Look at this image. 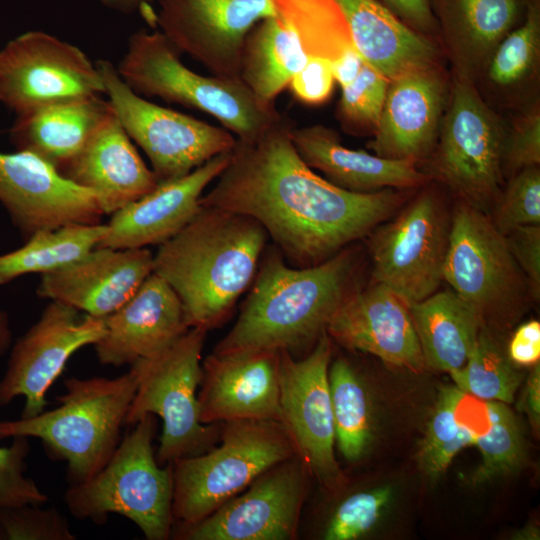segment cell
Returning <instances> with one entry per match:
<instances>
[{
  "mask_svg": "<svg viewBox=\"0 0 540 540\" xmlns=\"http://www.w3.org/2000/svg\"><path fill=\"white\" fill-rule=\"evenodd\" d=\"M290 130L280 119L254 138L236 139L200 204L253 218L287 263L308 267L368 236L402 196L392 189L351 192L320 177L299 156Z\"/></svg>",
  "mask_w": 540,
  "mask_h": 540,
  "instance_id": "6da1fadb",
  "label": "cell"
},
{
  "mask_svg": "<svg viewBox=\"0 0 540 540\" xmlns=\"http://www.w3.org/2000/svg\"><path fill=\"white\" fill-rule=\"evenodd\" d=\"M262 255L237 321L214 353L293 352L315 344L352 287L355 254L344 248L308 267L286 262L277 247Z\"/></svg>",
  "mask_w": 540,
  "mask_h": 540,
  "instance_id": "7a4b0ae2",
  "label": "cell"
},
{
  "mask_svg": "<svg viewBox=\"0 0 540 540\" xmlns=\"http://www.w3.org/2000/svg\"><path fill=\"white\" fill-rule=\"evenodd\" d=\"M267 239L253 218L201 205L183 229L159 245L153 272L179 297L189 327L208 331L226 319L253 282Z\"/></svg>",
  "mask_w": 540,
  "mask_h": 540,
  "instance_id": "3957f363",
  "label": "cell"
},
{
  "mask_svg": "<svg viewBox=\"0 0 540 540\" xmlns=\"http://www.w3.org/2000/svg\"><path fill=\"white\" fill-rule=\"evenodd\" d=\"M59 406L40 414L0 421V439L41 440L46 451L67 463L70 484L84 482L108 462L121 441V429L137 388L134 372L116 378L71 377Z\"/></svg>",
  "mask_w": 540,
  "mask_h": 540,
  "instance_id": "277c9868",
  "label": "cell"
},
{
  "mask_svg": "<svg viewBox=\"0 0 540 540\" xmlns=\"http://www.w3.org/2000/svg\"><path fill=\"white\" fill-rule=\"evenodd\" d=\"M132 427L100 471L70 484L64 502L79 520L103 524L108 515L119 514L146 539L167 540L174 522L172 466L160 465L154 454L155 415L143 416Z\"/></svg>",
  "mask_w": 540,
  "mask_h": 540,
  "instance_id": "5b68a950",
  "label": "cell"
},
{
  "mask_svg": "<svg viewBox=\"0 0 540 540\" xmlns=\"http://www.w3.org/2000/svg\"><path fill=\"white\" fill-rule=\"evenodd\" d=\"M179 55L159 30H141L130 36L116 68L140 96L207 113L238 139L254 138L280 120L273 105L259 101L240 78L198 74Z\"/></svg>",
  "mask_w": 540,
  "mask_h": 540,
  "instance_id": "8992f818",
  "label": "cell"
},
{
  "mask_svg": "<svg viewBox=\"0 0 540 540\" xmlns=\"http://www.w3.org/2000/svg\"><path fill=\"white\" fill-rule=\"evenodd\" d=\"M220 432L219 446L171 463L174 521L204 519L266 470L296 455L279 421L226 422Z\"/></svg>",
  "mask_w": 540,
  "mask_h": 540,
  "instance_id": "52a82bcc",
  "label": "cell"
},
{
  "mask_svg": "<svg viewBox=\"0 0 540 540\" xmlns=\"http://www.w3.org/2000/svg\"><path fill=\"white\" fill-rule=\"evenodd\" d=\"M206 335L207 330L191 327L164 350L130 365L137 388L125 425L133 426L147 414L162 419L156 453L162 466L209 450L219 435L217 424H203L199 414L197 390Z\"/></svg>",
  "mask_w": 540,
  "mask_h": 540,
  "instance_id": "ba28073f",
  "label": "cell"
},
{
  "mask_svg": "<svg viewBox=\"0 0 540 540\" xmlns=\"http://www.w3.org/2000/svg\"><path fill=\"white\" fill-rule=\"evenodd\" d=\"M447 100L432 172L461 201L486 212L501 193L504 126L470 80L454 75Z\"/></svg>",
  "mask_w": 540,
  "mask_h": 540,
  "instance_id": "9c48e42d",
  "label": "cell"
},
{
  "mask_svg": "<svg viewBox=\"0 0 540 540\" xmlns=\"http://www.w3.org/2000/svg\"><path fill=\"white\" fill-rule=\"evenodd\" d=\"M96 66L110 106L130 139L149 158L158 183L181 178L234 148L236 138L227 129L144 99L107 60L97 61Z\"/></svg>",
  "mask_w": 540,
  "mask_h": 540,
  "instance_id": "30bf717a",
  "label": "cell"
},
{
  "mask_svg": "<svg viewBox=\"0 0 540 540\" xmlns=\"http://www.w3.org/2000/svg\"><path fill=\"white\" fill-rule=\"evenodd\" d=\"M443 280L484 323L512 316L530 296L504 235L484 211L461 200L451 219Z\"/></svg>",
  "mask_w": 540,
  "mask_h": 540,
  "instance_id": "8fae6325",
  "label": "cell"
},
{
  "mask_svg": "<svg viewBox=\"0 0 540 540\" xmlns=\"http://www.w3.org/2000/svg\"><path fill=\"white\" fill-rule=\"evenodd\" d=\"M451 220L432 192H422L369 235L373 282L408 305L430 296L443 280Z\"/></svg>",
  "mask_w": 540,
  "mask_h": 540,
  "instance_id": "7c38bea8",
  "label": "cell"
},
{
  "mask_svg": "<svg viewBox=\"0 0 540 540\" xmlns=\"http://www.w3.org/2000/svg\"><path fill=\"white\" fill-rule=\"evenodd\" d=\"M331 338L323 333L311 352L297 360L280 351L281 423L309 475L336 492L346 477L334 454L335 425L329 387Z\"/></svg>",
  "mask_w": 540,
  "mask_h": 540,
  "instance_id": "4fadbf2b",
  "label": "cell"
},
{
  "mask_svg": "<svg viewBox=\"0 0 540 540\" xmlns=\"http://www.w3.org/2000/svg\"><path fill=\"white\" fill-rule=\"evenodd\" d=\"M103 94L96 62L77 46L46 32L23 33L0 50V103L16 115Z\"/></svg>",
  "mask_w": 540,
  "mask_h": 540,
  "instance_id": "5bb4252c",
  "label": "cell"
},
{
  "mask_svg": "<svg viewBox=\"0 0 540 540\" xmlns=\"http://www.w3.org/2000/svg\"><path fill=\"white\" fill-rule=\"evenodd\" d=\"M308 472L294 455L266 470L240 496L204 519L173 522L182 540H290L296 538L307 492Z\"/></svg>",
  "mask_w": 540,
  "mask_h": 540,
  "instance_id": "9a60e30c",
  "label": "cell"
},
{
  "mask_svg": "<svg viewBox=\"0 0 540 540\" xmlns=\"http://www.w3.org/2000/svg\"><path fill=\"white\" fill-rule=\"evenodd\" d=\"M105 332L104 318L81 316L61 302L51 301L40 318L14 344L0 380V408L24 397L21 418L44 411L46 394L70 357L94 345Z\"/></svg>",
  "mask_w": 540,
  "mask_h": 540,
  "instance_id": "2e32d148",
  "label": "cell"
},
{
  "mask_svg": "<svg viewBox=\"0 0 540 540\" xmlns=\"http://www.w3.org/2000/svg\"><path fill=\"white\" fill-rule=\"evenodd\" d=\"M152 25L179 53L213 75L240 78L243 46L262 19L277 14L272 0H157Z\"/></svg>",
  "mask_w": 540,
  "mask_h": 540,
  "instance_id": "e0dca14e",
  "label": "cell"
},
{
  "mask_svg": "<svg viewBox=\"0 0 540 540\" xmlns=\"http://www.w3.org/2000/svg\"><path fill=\"white\" fill-rule=\"evenodd\" d=\"M0 203L26 237L67 224L100 223V197L66 177L38 156L0 152Z\"/></svg>",
  "mask_w": 540,
  "mask_h": 540,
  "instance_id": "ac0fdd59",
  "label": "cell"
},
{
  "mask_svg": "<svg viewBox=\"0 0 540 540\" xmlns=\"http://www.w3.org/2000/svg\"><path fill=\"white\" fill-rule=\"evenodd\" d=\"M198 392L200 421L281 422L280 351L212 352L202 361Z\"/></svg>",
  "mask_w": 540,
  "mask_h": 540,
  "instance_id": "d6986e66",
  "label": "cell"
},
{
  "mask_svg": "<svg viewBox=\"0 0 540 540\" xmlns=\"http://www.w3.org/2000/svg\"><path fill=\"white\" fill-rule=\"evenodd\" d=\"M326 332L341 346L374 355L390 366L415 373L426 367L409 305L381 283L349 293Z\"/></svg>",
  "mask_w": 540,
  "mask_h": 540,
  "instance_id": "ffe728a7",
  "label": "cell"
},
{
  "mask_svg": "<svg viewBox=\"0 0 540 540\" xmlns=\"http://www.w3.org/2000/svg\"><path fill=\"white\" fill-rule=\"evenodd\" d=\"M446 100L447 85L436 64L390 80L370 147L388 159H422L438 138Z\"/></svg>",
  "mask_w": 540,
  "mask_h": 540,
  "instance_id": "44dd1931",
  "label": "cell"
},
{
  "mask_svg": "<svg viewBox=\"0 0 540 540\" xmlns=\"http://www.w3.org/2000/svg\"><path fill=\"white\" fill-rule=\"evenodd\" d=\"M148 248H95L77 262L42 275L38 295L105 318L120 308L153 272Z\"/></svg>",
  "mask_w": 540,
  "mask_h": 540,
  "instance_id": "7402d4cb",
  "label": "cell"
},
{
  "mask_svg": "<svg viewBox=\"0 0 540 540\" xmlns=\"http://www.w3.org/2000/svg\"><path fill=\"white\" fill-rule=\"evenodd\" d=\"M104 324L95 352L101 364L116 367L164 350L190 329L179 297L154 272Z\"/></svg>",
  "mask_w": 540,
  "mask_h": 540,
  "instance_id": "603a6c76",
  "label": "cell"
},
{
  "mask_svg": "<svg viewBox=\"0 0 540 540\" xmlns=\"http://www.w3.org/2000/svg\"><path fill=\"white\" fill-rule=\"evenodd\" d=\"M229 153L218 155L189 174L158 186L112 214L97 248L137 249L161 245L197 214L205 188L225 168Z\"/></svg>",
  "mask_w": 540,
  "mask_h": 540,
  "instance_id": "cb8c5ba5",
  "label": "cell"
},
{
  "mask_svg": "<svg viewBox=\"0 0 540 540\" xmlns=\"http://www.w3.org/2000/svg\"><path fill=\"white\" fill-rule=\"evenodd\" d=\"M60 173L96 193L106 215L140 199L159 184L111 106L83 148Z\"/></svg>",
  "mask_w": 540,
  "mask_h": 540,
  "instance_id": "d4e9b609",
  "label": "cell"
},
{
  "mask_svg": "<svg viewBox=\"0 0 540 540\" xmlns=\"http://www.w3.org/2000/svg\"><path fill=\"white\" fill-rule=\"evenodd\" d=\"M454 75L475 83L502 39L524 18L527 0H429Z\"/></svg>",
  "mask_w": 540,
  "mask_h": 540,
  "instance_id": "484cf974",
  "label": "cell"
},
{
  "mask_svg": "<svg viewBox=\"0 0 540 540\" xmlns=\"http://www.w3.org/2000/svg\"><path fill=\"white\" fill-rule=\"evenodd\" d=\"M290 136L299 156L311 169L321 171L326 180L351 192L409 189L426 180L416 168L417 162L347 148L334 131L321 125L291 127Z\"/></svg>",
  "mask_w": 540,
  "mask_h": 540,
  "instance_id": "4316f807",
  "label": "cell"
},
{
  "mask_svg": "<svg viewBox=\"0 0 540 540\" xmlns=\"http://www.w3.org/2000/svg\"><path fill=\"white\" fill-rule=\"evenodd\" d=\"M347 22L354 47L387 79L435 65L431 38L414 30L378 0H335Z\"/></svg>",
  "mask_w": 540,
  "mask_h": 540,
  "instance_id": "83f0119b",
  "label": "cell"
},
{
  "mask_svg": "<svg viewBox=\"0 0 540 540\" xmlns=\"http://www.w3.org/2000/svg\"><path fill=\"white\" fill-rule=\"evenodd\" d=\"M109 110V102L101 96L45 105L17 115L10 139L17 150L30 152L61 172Z\"/></svg>",
  "mask_w": 540,
  "mask_h": 540,
  "instance_id": "f1b7e54d",
  "label": "cell"
},
{
  "mask_svg": "<svg viewBox=\"0 0 540 540\" xmlns=\"http://www.w3.org/2000/svg\"><path fill=\"white\" fill-rule=\"evenodd\" d=\"M426 367L450 373L461 368L484 321L453 290L434 292L409 305Z\"/></svg>",
  "mask_w": 540,
  "mask_h": 540,
  "instance_id": "f546056e",
  "label": "cell"
},
{
  "mask_svg": "<svg viewBox=\"0 0 540 540\" xmlns=\"http://www.w3.org/2000/svg\"><path fill=\"white\" fill-rule=\"evenodd\" d=\"M307 59L297 33L277 12L262 19L248 33L239 77L259 101L273 105Z\"/></svg>",
  "mask_w": 540,
  "mask_h": 540,
  "instance_id": "4dcf8cb0",
  "label": "cell"
},
{
  "mask_svg": "<svg viewBox=\"0 0 540 540\" xmlns=\"http://www.w3.org/2000/svg\"><path fill=\"white\" fill-rule=\"evenodd\" d=\"M107 231L106 224H67L40 230L26 243L0 255V285L26 274H49L61 270L93 251Z\"/></svg>",
  "mask_w": 540,
  "mask_h": 540,
  "instance_id": "1f68e13d",
  "label": "cell"
},
{
  "mask_svg": "<svg viewBox=\"0 0 540 540\" xmlns=\"http://www.w3.org/2000/svg\"><path fill=\"white\" fill-rule=\"evenodd\" d=\"M328 377L335 440L346 460L357 461L367 452L373 437L368 395L360 378L344 359L331 365Z\"/></svg>",
  "mask_w": 540,
  "mask_h": 540,
  "instance_id": "d6a6232c",
  "label": "cell"
},
{
  "mask_svg": "<svg viewBox=\"0 0 540 540\" xmlns=\"http://www.w3.org/2000/svg\"><path fill=\"white\" fill-rule=\"evenodd\" d=\"M276 11L297 33L307 56L332 64L355 48L345 17L335 0H272Z\"/></svg>",
  "mask_w": 540,
  "mask_h": 540,
  "instance_id": "836d02e7",
  "label": "cell"
},
{
  "mask_svg": "<svg viewBox=\"0 0 540 540\" xmlns=\"http://www.w3.org/2000/svg\"><path fill=\"white\" fill-rule=\"evenodd\" d=\"M449 374L462 392L505 404L513 402L524 378L484 327L466 363Z\"/></svg>",
  "mask_w": 540,
  "mask_h": 540,
  "instance_id": "e575fe53",
  "label": "cell"
},
{
  "mask_svg": "<svg viewBox=\"0 0 540 540\" xmlns=\"http://www.w3.org/2000/svg\"><path fill=\"white\" fill-rule=\"evenodd\" d=\"M540 55V0H527L523 20L498 44L482 74L492 87L512 89L536 71Z\"/></svg>",
  "mask_w": 540,
  "mask_h": 540,
  "instance_id": "d590c367",
  "label": "cell"
},
{
  "mask_svg": "<svg viewBox=\"0 0 540 540\" xmlns=\"http://www.w3.org/2000/svg\"><path fill=\"white\" fill-rule=\"evenodd\" d=\"M487 402L492 425L474 443L482 454V461L468 477V482L473 486L516 472L526 458L525 439L514 413L505 403Z\"/></svg>",
  "mask_w": 540,
  "mask_h": 540,
  "instance_id": "8d00e7d4",
  "label": "cell"
},
{
  "mask_svg": "<svg viewBox=\"0 0 540 540\" xmlns=\"http://www.w3.org/2000/svg\"><path fill=\"white\" fill-rule=\"evenodd\" d=\"M456 386L440 388L433 414L419 444L416 459L422 473L432 481L441 477L453 458L475 439L457 425L453 415L460 394Z\"/></svg>",
  "mask_w": 540,
  "mask_h": 540,
  "instance_id": "74e56055",
  "label": "cell"
},
{
  "mask_svg": "<svg viewBox=\"0 0 540 540\" xmlns=\"http://www.w3.org/2000/svg\"><path fill=\"white\" fill-rule=\"evenodd\" d=\"M9 319L0 310V356L11 343ZM29 438L14 437L9 446H0V508L23 504L43 505L48 501L36 482L25 475Z\"/></svg>",
  "mask_w": 540,
  "mask_h": 540,
  "instance_id": "f35d334b",
  "label": "cell"
},
{
  "mask_svg": "<svg viewBox=\"0 0 540 540\" xmlns=\"http://www.w3.org/2000/svg\"><path fill=\"white\" fill-rule=\"evenodd\" d=\"M390 80L363 63L357 77L341 88L338 106L341 122L353 132L375 130Z\"/></svg>",
  "mask_w": 540,
  "mask_h": 540,
  "instance_id": "ab89813d",
  "label": "cell"
},
{
  "mask_svg": "<svg viewBox=\"0 0 540 540\" xmlns=\"http://www.w3.org/2000/svg\"><path fill=\"white\" fill-rule=\"evenodd\" d=\"M503 235L526 225H540V171L538 166L513 175L493 205L489 217Z\"/></svg>",
  "mask_w": 540,
  "mask_h": 540,
  "instance_id": "60d3db41",
  "label": "cell"
},
{
  "mask_svg": "<svg viewBox=\"0 0 540 540\" xmlns=\"http://www.w3.org/2000/svg\"><path fill=\"white\" fill-rule=\"evenodd\" d=\"M393 495L381 486L349 495L335 509L325 531L326 540H354L367 534L378 522Z\"/></svg>",
  "mask_w": 540,
  "mask_h": 540,
  "instance_id": "b9f144b4",
  "label": "cell"
},
{
  "mask_svg": "<svg viewBox=\"0 0 540 540\" xmlns=\"http://www.w3.org/2000/svg\"><path fill=\"white\" fill-rule=\"evenodd\" d=\"M23 504L0 508L3 540H75L68 520L56 508Z\"/></svg>",
  "mask_w": 540,
  "mask_h": 540,
  "instance_id": "7bdbcfd3",
  "label": "cell"
},
{
  "mask_svg": "<svg viewBox=\"0 0 540 540\" xmlns=\"http://www.w3.org/2000/svg\"><path fill=\"white\" fill-rule=\"evenodd\" d=\"M540 164V112L538 107L520 116L509 134L503 152V173L510 176Z\"/></svg>",
  "mask_w": 540,
  "mask_h": 540,
  "instance_id": "ee69618b",
  "label": "cell"
},
{
  "mask_svg": "<svg viewBox=\"0 0 540 540\" xmlns=\"http://www.w3.org/2000/svg\"><path fill=\"white\" fill-rule=\"evenodd\" d=\"M508 248L521 269L530 297L540 296V225L516 227L504 234Z\"/></svg>",
  "mask_w": 540,
  "mask_h": 540,
  "instance_id": "f6af8a7d",
  "label": "cell"
},
{
  "mask_svg": "<svg viewBox=\"0 0 540 540\" xmlns=\"http://www.w3.org/2000/svg\"><path fill=\"white\" fill-rule=\"evenodd\" d=\"M332 62L309 56L303 68L291 79L289 86L297 99L307 104H319L330 96L334 86Z\"/></svg>",
  "mask_w": 540,
  "mask_h": 540,
  "instance_id": "bcb514c9",
  "label": "cell"
},
{
  "mask_svg": "<svg viewBox=\"0 0 540 540\" xmlns=\"http://www.w3.org/2000/svg\"><path fill=\"white\" fill-rule=\"evenodd\" d=\"M455 422L476 440L491 428L488 402L471 394L460 392L453 409Z\"/></svg>",
  "mask_w": 540,
  "mask_h": 540,
  "instance_id": "7dc6e473",
  "label": "cell"
},
{
  "mask_svg": "<svg viewBox=\"0 0 540 540\" xmlns=\"http://www.w3.org/2000/svg\"><path fill=\"white\" fill-rule=\"evenodd\" d=\"M507 356L517 367H531L540 360V323L530 320L521 324L508 344Z\"/></svg>",
  "mask_w": 540,
  "mask_h": 540,
  "instance_id": "c3c4849f",
  "label": "cell"
},
{
  "mask_svg": "<svg viewBox=\"0 0 540 540\" xmlns=\"http://www.w3.org/2000/svg\"><path fill=\"white\" fill-rule=\"evenodd\" d=\"M414 30L428 36L438 34L429 0H378Z\"/></svg>",
  "mask_w": 540,
  "mask_h": 540,
  "instance_id": "681fc988",
  "label": "cell"
},
{
  "mask_svg": "<svg viewBox=\"0 0 540 540\" xmlns=\"http://www.w3.org/2000/svg\"><path fill=\"white\" fill-rule=\"evenodd\" d=\"M517 409L525 413L535 433L540 428V364L532 366L521 397L517 403Z\"/></svg>",
  "mask_w": 540,
  "mask_h": 540,
  "instance_id": "f907efd6",
  "label": "cell"
},
{
  "mask_svg": "<svg viewBox=\"0 0 540 540\" xmlns=\"http://www.w3.org/2000/svg\"><path fill=\"white\" fill-rule=\"evenodd\" d=\"M363 63L364 60L356 48H352L332 64L334 79L341 88L350 84L357 77Z\"/></svg>",
  "mask_w": 540,
  "mask_h": 540,
  "instance_id": "816d5d0a",
  "label": "cell"
},
{
  "mask_svg": "<svg viewBox=\"0 0 540 540\" xmlns=\"http://www.w3.org/2000/svg\"><path fill=\"white\" fill-rule=\"evenodd\" d=\"M157 0H100V2L112 10L131 14L136 11L145 13L148 21L153 18L154 13L151 11V4Z\"/></svg>",
  "mask_w": 540,
  "mask_h": 540,
  "instance_id": "f5cc1de1",
  "label": "cell"
},
{
  "mask_svg": "<svg viewBox=\"0 0 540 540\" xmlns=\"http://www.w3.org/2000/svg\"><path fill=\"white\" fill-rule=\"evenodd\" d=\"M539 531L535 526H528L518 531L513 538L515 539H538Z\"/></svg>",
  "mask_w": 540,
  "mask_h": 540,
  "instance_id": "db71d44e",
  "label": "cell"
},
{
  "mask_svg": "<svg viewBox=\"0 0 540 540\" xmlns=\"http://www.w3.org/2000/svg\"><path fill=\"white\" fill-rule=\"evenodd\" d=\"M0 540H3L1 529H0Z\"/></svg>",
  "mask_w": 540,
  "mask_h": 540,
  "instance_id": "11a10c76",
  "label": "cell"
}]
</instances>
